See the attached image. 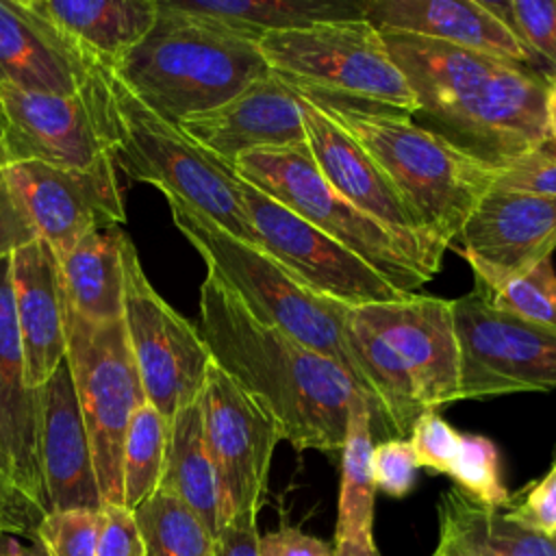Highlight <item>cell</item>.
I'll use <instances>...</instances> for the list:
<instances>
[{
    "label": "cell",
    "instance_id": "obj_1",
    "mask_svg": "<svg viewBox=\"0 0 556 556\" xmlns=\"http://www.w3.org/2000/svg\"><path fill=\"white\" fill-rule=\"evenodd\" d=\"M380 35L415 96L417 126L495 169L541 150L552 83L536 70L410 33Z\"/></svg>",
    "mask_w": 556,
    "mask_h": 556
},
{
    "label": "cell",
    "instance_id": "obj_2",
    "mask_svg": "<svg viewBox=\"0 0 556 556\" xmlns=\"http://www.w3.org/2000/svg\"><path fill=\"white\" fill-rule=\"evenodd\" d=\"M200 334L219 365L280 424L293 450H343L350 410L365 395L334 361L258 321L213 274L200 287Z\"/></svg>",
    "mask_w": 556,
    "mask_h": 556
},
{
    "label": "cell",
    "instance_id": "obj_3",
    "mask_svg": "<svg viewBox=\"0 0 556 556\" xmlns=\"http://www.w3.org/2000/svg\"><path fill=\"white\" fill-rule=\"evenodd\" d=\"M345 339L376 421L400 439L421 413L460 400V348L452 300L406 293L348 308Z\"/></svg>",
    "mask_w": 556,
    "mask_h": 556
},
{
    "label": "cell",
    "instance_id": "obj_4",
    "mask_svg": "<svg viewBox=\"0 0 556 556\" xmlns=\"http://www.w3.org/2000/svg\"><path fill=\"white\" fill-rule=\"evenodd\" d=\"M156 22L113 74L169 124L211 111L269 74L256 41L208 26L156 0Z\"/></svg>",
    "mask_w": 556,
    "mask_h": 556
},
{
    "label": "cell",
    "instance_id": "obj_5",
    "mask_svg": "<svg viewBox=\"0 0 556 556\" xmlns=\"http://www.w3.org/2000/svg\"><path fill=\"white\" fill-rule=\"evenodd\" d=\"M319 109L374 159L443 254L452 248L478 202L495 187L500 169L463 154L417 126L408 115L341 106Z\"/></svg>",
    "mask_w": 556,
    "mask_h": 556
},
{
    "label": "cell",
    "instance_id": "obj_6",
    "mask_svg": "<svg viewBox=\"0 0 556 556\" xmlns=\"http://www.w3.org/2000/svg\"><path fill=\"white\" fill-rule=\"evenodd\" d=\"M167 202L176 228L204 258L208 274L217 276L258 321L343 367L374 410L345 339L348 306L311 291L263 248L237 239L195 208L174 198Z\"/></svg>",
    "mask_w": 556,
    "mask_h": 556
},
{
    "label": "cell",
    "instance_id": "obj_7",
    "mask_svg": "<svg viewBox=\"0 0 556 556\" xmlns=\"http://www.w3.org/2000/svg\"><path fill=\"white\" fill-rule=\"evenodd\" d=\"M258 50L269 72L313 104L408 117L415 111L406 78L365 17L267 33Z\"/></svg>",
    "mask_w": 556,
    "mask_h": 556
},
{
    "label": "cell",
    "instance_id": "obj_8",
    "mask_svg": "<svg viewBox=\"0 0 556 556\" xmlns=\"http://www.w3.org/2000/svg\"><path fill=\"white\" fill-rule=\"evenodd\" d=\"M104 78L115 167L130 180L150 182L165 198L195 208L237 239L258 245L232 167L202 150L180 126L150 111L111 67H104Z\"/></svg>",
    "mask_w": 556,
    "mask_h": 556
},
{
    "label": "cell",
    "instance_id": "obj_9",
    "mask_svg": "<svg viewBox=\"0 0 556 556\" xmlns=\"http://www.w3.org/2000/svg\"><path fill=\"white\" fill-rule=\"evenodd\" d=\"M230 167L248 185L352 250L397 291L413 293L430 280L384 228L330 187L306 143L250 150Z\"/></svg>",
    "mask_w": 556,
    "mask_h": 556
},
{
    "label": "cell",
    "instance_id": "obj_10",
    "mask_svg": "<svg viewBox=\"0 0 556 556\" xmlns=\"http://www.w3.org/2000/svg\"><path fill=\"white\" fill-rule=\"evenodd\" d=\"M65 358L87 426L102 506H122L124 439L130 417L146 404L124 324L89 321L65 302Z\"/></svg>",
    "mask_w": 556,
    "mask_h": 556
},
{
    "label": "cell",
    "instance_id": "obj_11",
    "mask_svg": "<svg viewBox=\"0 0 556 556\" xmlns=\"http://www.w3.org/2000/svg\"><path fill=\"white\" fill-rule=\"evenodd\" d=\"M124 313L126 341L146 393L165 419L195 402L202 393L213 356L200 334L150 285L132 241L124 248Z\"/></svg>",
    "mask_w": 556,
    "mask_h": 556
},
{
    "label": "cell",
    "instance_id": "obj_12",
    "mask_svg": "<svg viewBox=\"0 0 556 556\" xmlns=\"http://www.w3.org/2000/svg\"><path fill=\"white\" fill-rule=\"evenodd\" d=\"M460 400L556 389V328L493 308L476 289L452 300Z\"/></svg>",
    "mask_w": 556,
    "mask_h": 556
},
{
    "label": "cell",
    "instance_id": "obj_13",
    "mask_svg": "<svg viewBox=\"0 0 556 556\" xmlns=\"http://www.w3.org/2000/svg\"><path fill=\"white\" fill-rule=\"evenodd\" d=\"M198 402L217 476L222 521L256 519L267 495L274 450L282 441L280 424L215 363Z\"/></svg>",
    "mask_w": 556,
    "mask_h": 556
},
{
    "label": "cell",
    "instance_id": "obj_14",
    "mask_svg": "<svg viewBox=\"0 0 556 556\" xmlns=\"http://www.w3.org/2000/svg\"><path fill=\"white\" fill-rule=\"evenodd\" d=\"M0 106L7 124V165L35 161L52 167L87 169L111 156L104 65L80 91L67 96L0 85Z\"/></svg>",
    "mask_w": 556,
    "mask_h": 556
},
{
    "label": "cell",
    "instance_id": "obj_15",
    "mask_svg": "<svg viewBox=\"0 0 556 556\" xmlns=\"http://www.w3.org/2000/svg\"><path fill=\"white\" fill-rule=\"evenodd\" d=\"M237 182L258 248L271 254L311 291L348 308L406 295L352 250L248 185L243 178L237 176Z\"/></svg>",
    "mask_w": 556,
    "mask_h": 556
},
{
    "label": "cell",
    "instance_id": "obj_16",
    "mask_svg": "<svg viewBox=\"0 0 556 556\" xmlns=\"http://www.w3.org/2000/svg\"><path fill=\"white\" fill-rule=\"evenodd\" d=\"M295 98L304 119L306 146L321 176L352 206L384 228L404 254L432 278L443 265V252L437 250L413 213L404 206L384 172L319 106L298 93Z\"/></svg>",
    "mask_w": 556,
    "mask_h": 556
},
{
    "label": "cell",
    "instance_id": "obj_17",
    "mask_svg": "<svg viewBox=\"0 0 556 556\" xmlns=\"http://www.w3.org/2000/svg\"><path fill=\"white\" fill-rule=\"evenodd\" d=\"M4 174L28 211L39 239L52 248L56 258L89 232L126 222L111 156L87 169L52 167L35 161L11 163L4 165Z\"/></svg>",
    "mask_w": 556,
    "mask_h": 556
},
{
    "label": "cell",
    "instance_id": "obj_18",
    "mask_svg": "<svg viewBox=\"0 0 556 556\" xmlns=\"http://www.w3.org/2000/svg\"><path fill=\"white\" fill-rule=\"evenodd\" d=\"M456 241L476 282L526 274L552 258L556 198L493 187L478 202Z\"/></svg>",
    "mask_w": 556,
    "mask_h": 556
},
{
    "label": "cell",
    "instance_id": "obj_19",
    "mask_svg": "<svg viewBox=\"0 0 556 556\" xmlns=\"http://www.w3.org/2000/svg\"><path fill=\"white\" fill-rule=\"evenodd\" d=\"M37 424L48 510H102L91 443L67 358L37 389Z\"/></svg>",
    "mask_w": 556,
    "mask_h": 556
},
{
    "label": "cell",
    "instance_id": "obj_20",
    "mask_svg": "<svg viewBox=\"0 0 556 556\" xmlns=\"http://www.w3.org/2000/svg\"><path fill=\"white\" fill-rule=\"evenodd\" d=\"M180 130L226 165L250 150L306 143L300 102L271 72L228 102L182 119Z\"/></svg>",
    "mask_w": 556,
    "mask_h": 556
},
{
    "label": "cell",
    "instance_id": "obj_21",
    "mask_svg": "<svg viewBox=\"0 0 556 556\" xmlns=\"http://www.w3.org/2000/svg\"><path fill=\"white\" fill-rule=\"evenodd\" d=\"M98 70L100 63L28 0H0V85L67 96L80 91Z\"/></svg>",
    "mask_w": 556,
    "mask_h": 556
},
{
    "label": "cell",
    "instance_id": "obj_22",
    "mask_svg": "<svg viewBox=\"0 0 556 556\" xmlns=\"http://www.w3.org/2000/svg\"><path fill=\"white\" fill-rule=\"evenodd\" d=\"M11 291L24 354V380L39 389L65 358V293L59 258L37 239L11 254Z\"/></svg>",
    "mask_w": 556,
    "mask_h": 556
},
{
    "label": "cell",
    "instance_id": "obj_23",
    "mask_svg": "<svg viewBox=\"0 0 556 556\" xmlns=\"http://www.w3.org/2000/svg\"><path fill=\"white\" fill-rule=\"evenodd\" d=\"M363 17L376 30L410 33L530 65L510 28L480 0H367Z\"/></svg>",
    "mask_w": 556,
    "mask_h": 556
},
{
    "label": "cell",
    "instance_id": "obj_24",
    "mask_svg": "<svg viewBox=\"0 0 556 556\" xmlns=\"http://www.w3.org/2000/svg\"><path fill=\"white\" fill-rule=\"evenodd\" d=\"M0 437L22 491L48 513L41 463L37 389L24 380V354L11 291V256L0 258Z\"/></svg>",
    "mask_w": 556,
    "mask_h": 556
},
{
    "label": "cell",
    "instance_id": "obj_25",
    "mask_svg": "<svg viewBox=\"0 0 556 556\" xmlns=\"http://www.w3.org/2000/svg\"><path fill=\"white\" fill-rule=\"evenodd\" d=\"M93 61L115 67L154 26L156 0H28Z\"/></svg>",
    "mask_w": 556,
    "mask_h": 556
},
{
    "label": "cell",
    "instance_id": "obj_26",
    "mask_svg": "<svg viewBox=\"0 0 556 556\" xmlns=\"http://www.w3.org/2000/svg\"><path fill=\"white\" fill-rule=\"evenodd\" d=\"M169 9L208 26L261 41L267 33L319 22L358 20L367 0H163Z\"/></svg>",
    "mask_w": 556,
    "mask_h": 556
},
{
    "label": "cell",
    "instance_id": "obj_27",
    "mask_svg": "<svg viewBox=\"0 0 556 556\" xmlns=\"http://www.w3.org/2000/svg\"><path fill=\"white\" fill-rule=\"evenodd\" d=\"M126 232L119 226L100 228L59 256L65 302L96 324L122 321Z\"/></svg>",
    "mask_w": 556,
    "mask_h": 556
},
{
    "label": "cell",
    "instance_id": "obj_28",
    "mask_svg": "<svg viewBox=\"0 0 556 556\" xmlns=\"http://www.w3.org/2000/svg\"><path fill=\"white\" fill-rule=\"evenodd\" d=\"M159 489L182 500L206 530L217 539L222 521V502L217 476L208 456L200 402H191L169 419L165 469Z\"/></svg>",
    "mask_w": 556,
    "mask_h": 556
},
{
    "label": "cell",
    "instance_id": "obj_29",
    "mask_svg": "<svg viewBox=\"0 0 556 556\" xmlns=\"http://www.w3.org/2000/svg\"><path fill=\"white\" fill-rule=\"evenodd\" d=\"M439 536L452 539L480 556H556L552 536L519 526L506 513L486 508L458 489L441 495Z\"/></svg>",
    "mask_w": 556,
    "mask_h": 556
},
{
    "label": "cell",
    "instance_id": "obj_30",
    "mask_svg": "<svg viewBox=\"0 0 556 556\" xmlns=\"http://www.w3.org/2000/svg\"><path fill=\"white\" fill-rule=\"evenodd\" d=\"M374 447V410L367 400H358L348 419L345 443L341 450V484L337 500L334 543L350 541L376 545L374 504L376 486L371 480L369 456Z\"/></svg>",
    "mask_w": 556,
    "mask_h": 556
},
{
    "label": "cell",
    "instance_id": "obj_31",
    "mask_svg": "<svg viewBox=\"0 0 556 556\" xmlns=\"http://www.w3.org/2000/svg\"><path fill=\"white\" fill-rule=\"evenodd\" d=\"M132 515L148 556H215L217 539L174 493L156 489Z\"/></svg>",
    "mask_w": 556,
    "mask_h": 556
},
{
    "label": "cell",
    "instance_id": "obj_32",
    "mask_svg": "<svg viewBox=\"0 0 556 556\" xmlns=\"http://www.w3.org/2000/svg\"><path fill=\"white\" fill-rule=\"evenodd\" d=\"M169 419L152 404H141L130 417L122 450V506L135 510L161 484L167 454Z\"/></svg>",
    "mask_w": 556,
    "mask_h": 556
},
{
    "label": "cell",
    "instance_id": "obj_33",
    "mask_svg": "<svg viewBox=\"0 0 556 556\" xmlns=\"http://www.w3.org/2000/svg\"><path fill=\"white\" fill-rule=\"evenodd\" d=\"M517 37L532 70L556 83V0H480Z\"/></svg>",
    "mask_w": 556,
    "mask_h": 556
},
{
    "label": "cell",
    "instance_id": "obj_34",
    "mask_svg": "<svg viewBox=\"0 0 556 556\" xmlns=\"http://www.w3.org/2000/svg\"><path fill=\"white\" fill-rule=\"evenodd\" d=\"M476 291L497 311L556 328V271L552 258L519 276L476 282Z\"/></svg>",
    "mask_w": 556,
    "mask_h": 556
},
{
    "label": "cell",
    "instance_id": "obj_35",
    "mask_svg": "<svg viewBox=\"0 0 556 556\" xmlns=\"http://www.w3.org/2000/svg\"><path fill=\"white\" fill-rule=\"evenodd\" d=\"M447 476L460 493L486 508L502 510L513 500L502 482L500 452L482 434H460V447Z\"/></svg>",
    "mask_w": 556,
    "mask_h": 556
},
{
    "label": "cell",
    "instance_id": "obj_36",
    "mask_svg": "<svg viewBox=\"0 0 556 556\" xmlns=\"http://www.w3.org/2000/svg\"><path fill=\"white\" fill-rule=\"evenodd\" d=\"M102 510H48L35 528V541L48 556H96Z\"/></svg>",
    "mask_w": 556,
    "mask_h": 556
},
{
    "label": "cell",
    "instance_id": "obj_37",
    "mask_svg": "<svg viewBox=\"0 0 556 556\" xmlns=\"http://www.w3.org/2000/svg\"><path fill=\"white\" fill-rule=\"evenodd\" d=\"M371 480L376 491L389 497H404L413 491L417 478V458L408 439L391 437L371 447Z\"/></svg>",
    "mask_w": 556,
    "mask_h": 556
},
{
    "label": "cell",
    "instance_id": "obj_38",
    "mask_svg": "<svg viewBox=\"0 0 556 556\" xmlns=\"http://www.w3.org/2000/svg\"><path fill=\"white\" fill-rule=\"evenodd\" d=\"M408 434L419 467L434 473L450 471L460 447V432H456L439 410L421 413Z\"/></svg>",
    "mask_w": 556,
    "mask_h": 556
},
{
    "label": "cell",
    "instance_id": "obj_39",
    "mask_svg": "<svg viewBox=\"0 0 556 556\" xmlns=\"http://www.w3.org/2000/svg\"><path fill=\"white\" fill-rule=\"evenodd\" d=\"M43 515L46 510L22 491L9 450L0 437V532L22 534L35 541V528Z\"/></svg>",
    "mask_w": 556,
    "mask_h": 556
},
{
    "label": "cell",
    "instance_id": "obj_40",
    "mask_svg": "<svg viewBox=\"0 0 556 556\" xmlns=\"http://www.w3.org/2000/svg\"><path fill=\"white\" fill-rule=\"evenodd\" d=\"M504 513L508 519L517 521L528 530H534L545 536H554L556 532V454L549 469L543 473V478L528 484L517 502L510 500Z\"/></svg>",
    "mask_w": 556,
    "mask_h": 556
},
{
    "label": "cell",
    "instance_id": "obj_41",
    "mask_svg": "<svg viewBox=\"0 0 556 556\" xmlns=\"http://www.w3.org/2000/svg\"><path fill=\"white\" fill-rule=\"evenodd\" d=\"M96 556H148L132 510L119 504L102 506V530Z\"/></svg>",
    "mask_w": 556,
    "mask_h": 556
},
{
    "label": "cell",
    "instance_id": "obj_42",
    "mask_svg": "<svg viewBox=\"0 0 556 556\" xmlns=\"http://www.w3.org/2000/svg\"><path fill=\"white\" fill-rule=\"evenodd\" d=\"M495 189L556 198V161L541 152L528 154L497 172Z\"/></svg>",
    "mask_w": 556,
    "mask_h": 556
},
{
    "label": "cell",
    "instance_id": "obj_43",
    "mask_svg": "<svg viewBox=\"0 0 556 556\" xmlns=\"http://www.w3.org/2000/svg\"><path fill=\"white\" fill-rule=\"evenodd\" d=\"M37 239L39 235L28 217V211L0 165V258H9Z\"/></svg>",
    "mask_w": 556,
    "mask_h": 556
},
{
    "label": "cell",
    "instance_id": "obj_44",
    "mask_svg": "<svg viewBox=\"0 0 556 556\" xmlns=\"http://www.w3.org/2000/svg\"><path fill=\"white\" fill-rule=\"evenodd\" d=\"M258 556H337L334 543L282 526L258 536Z\"/></svg>",
    "mask_w": 556,
    "mask_h": 556
},
{
    "label": "cell",
    "instance_id": "obj_45",
    "mask_svg": "<svg viewBox=\"0 0 556 556\" xmlns=\"http://www.w3.org/2000/svg\"><path fill=\"white\" fill-rule=\"evenodd\" d=\"M256 519H235L226 523L215 543V556H258Z\"/></svg>",
    "mask_w": 556,
    "mask_h": 556
},
{
    "label": "cell",
    "instance_id": "obj_46",
    "mask_svg": "<svg viewBox=\"0 0 556 556\" xmlns=\"http://www.w3.org/2000/svg\"><path fill=\"white\" fill-rule=\"evenodd\" d=\"M543 156L556 161V83L549 85L547 89V100H545V139L539 150Z\"/></svg>",
    "mask_w": 556,
    "mask_h": 556
},
{
    "label": "cell",
    "instance_id": "obj_47",
    "mask_svg": "<svg viewBox=\"0 0 556 556\" xmlns=\"http://www.w3.org/2000/svg\"><path fill=\"white\" fill-rule=\"evenodd\" d=\"M0 556H48V554L37 541H30V545H24L15 536L0 532Z\"/></svg>",
    "mask_w": 556,
    "mask_h": 556
},
{
    "label": "cell",
    "instance_id": "obj_48",
    "mask_svg": "<svg viewBox=\"0 0 556 556\" xmlns=\"http://www.w3.org/2000/svg\"><path fill=\"white\" fill-rule=\"evenodd\" d=\"M334 549H337V556H380L376 545H358L350 541L334 543Z\"/></svg>",
    "mask_w": 556,
    "mask_h": 556
},
{
    "label": "cell",
    "instance_id": "obj_49",
    "mask_svg": "<svg viewBox=\"0 0 556 556\" xmlns=\"http://www.w3.org/2000/svg\"><path fill=\"white\" fill-rule=\"evenodd\" d=\"M439 543H443L445 547H450L454 556H480V554H476V552H471V549H467V547H463V545H458L456 541L445 539V536H439Z\"/></svg>",
    "mask_w": 556,
    "mask_h": 556
},
{
    "label": "cell",
    "instance_id": "obj_50",
    "mask_svg": "<svg viewBox=\"0 0 556 556\" xmlns=\"http://www.w3.org/2000/svg\"><path fill=\"white\" fill-rule=\"evenodd\" d=\"M4 130H7V124H4V113H2V106H0V165H2V167L7 165V154H4Z\"/></svg>",
    "mask_w": 556,
    "mask_h": 556
},
{
    "label": "cell",
    "instance_id": "obj_51",
    "mask_svg": "<svg viewBox=\"0 0 556 556\" xmlns=\"http://www.w3.org/2000/svg\"><path fill=\"white\" fill-rule=\"evenodd\" d=\"M432 556H454V554H452V549L445 547L443 543H437V549H434Z\"/></svg>",
    "mask_w": 556,
    "mask_h": 556
},
{
    "label": "cell",
    "instance_id": "obj_52",
    "mask_svg": "<svg viewBox=\"0 0 556 556\" xmlns=\"http://www.w3.org/2000/svg\"><path fill=\"white\" fill-rule=\"evenodd\" d=\"M552 539H554V543H556V532H554V536H552Z\"/></svg>",
    "mask_w": 556,
    "mask_h": 556
}]
</instances>
